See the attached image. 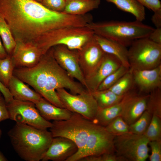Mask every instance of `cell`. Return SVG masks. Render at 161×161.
<instances>
[{
  "mask_svg": "<svg viewBox=\"0 0 161 161\" xmlns=\"http://www.w3.org/2000/svg\"><path fill=\"white\" fill-rule=\"evenodd\" d=\"M0 13L15 41L36 45L46 33L67 27L83 26V15L54 11L34 0H0Z\"/></svg>",
  "mask_w": 161,
  "mask_h": 161,
  "instance_id": "obj_1",
  "label": "cell"
},
{
  "mask_svg": "<svg viewBox=\"0 0 161 161\" xmlns=\"http://www.w3.org/2000/svg\"><path fill=\"white\" fill-rule=\"evenodd\" d=\"M13 75L32 87L49 102L60 107L65 108L57 93V89L64 88L74 95L86 90L58 64L52 48L42 55L35 65L30 68H15Z\"/></svg>",
  "mask_w": 161,
  "mask_h": 161,
  "instance_id": "obj_2",
  "label": "cell"
},
{
  "mask_svg": "<svg viewBox=\"0 0 161 161\" xmlns=\"http://www.w3.org/2000/svg\"><path fill=\"white\" fill-rule=\"evenodd\" d=\"M8 135L18 156L26 161L41 160L53 137L50 131L16 123Z\"/></svg>",
  "mask_w": 161,
  "mask_h": 161,
  "instance_id": "obj_3",
  "label": "cell"
},
{
  "mask_svg": "<svg viewBox=\"0 0 161 161\" xmlns=\"http://www.w3.org/2000/svg\"><path fill=\"white\" fill-rule=\"evenodd\" d=\"M86 26L95 34L116 41L126 47L136 39L148 38L154 29L136 20L133 21H92Z\"/></svg>",
  "mask_w": 161,
  "mask_h": 161,
  "instance_id": "obj_4",
  "label": "cell"
},
{
  "mask_svg": "<svg viewBox=\"0 0 161 161\" xmlns=\"http://www.w3.org/2000/svg\"><path fill=\"white\" fill-rule=\"evenodd\" d=\"M95 33L87 26L67 27L51 31L45 34L36 45L44 54L52 47L62 45L71 50H79Z\"/></svg>",
  "mask_w": 161,
  "mask_h": 161,
  "instance_id": "obj_5",
  "label": "cell"
},
{
  "mask_svg": "<svg viewBox=\"0 0 161 161\" xmlns=\"http://www.w3.org/2000/svg\"><path fill=\"white\" fill-rule=\"evenodd\" d=\"M93 123L80 114L73 112L68 119L53 121L49 131L53 137H64L73 141L78 148V152L84 147Z\"/></svg>",
  "mask_w": 161,
  "mask_h": 161,
  "instance_id": "obj_6",
  "label": "cell"
},
{
  "mask_svg": "<svg viewBox=\"0 0 161 161\" xmlns=\"http://www.w3.org/2000/svg\"><path fill=\"white\" fill-rule=\"evenodd\" d=\"M128 49L130 68L134 70L150 69L161 64V45L148 38L134 40Z\"/></svg>",
  "mask_w": 161,
  "mask_h": 161,
  "instance_id": "obj_7",
  "label": "cell"
},
{
  "mask_svg": "<svg viewBox=\"0 0 161 161\" xmlns=\"http://www.w3.org/2000/svg\"><path fill=\"white\" fill-rule=\"evenodd\" d=\"M115 137L108 132L105 127L94 122L83 149L76 152L66 161H79L89 156L114 153Z\"/></svg>",
  "mask_w": 161,
  "mask_h": 161,
  "instance_id": "obj_8",
  "label": "cell"
},
{
  "mask_svg": "<svg viewBox=\"0 0 161 161\" xmlns=\"http://www.w3.org/2000/svg\"><path fill=\"white\" fill-rule=\"evenodd\" d=\"M149 141L144 134L129 132L115 136V152L125 161H145L149 157Z\"/></svg>",
  "mask_w": 161,
  "mask_h": 161,
  "instance_id": "obj_9",
  "label": "cell"
},
{
  "mask_svg": "<svg viewBox=\"0 0 161 161\" xmlns=\"http://www.w3.org/2000/svg\"><path fill=\"white\" fill-rule=\"evenodd\" d=\"M9 119L42 129H49L52 123L40 114L35 103L32 102L13 99L6 103Z\"/></svg>",
  "mask_w": 161,
  "mask_h": 161,
  "instance_id": "obj_10",
  "label": "cell"
},
{
  "mask_svg": "<svg viewBox=\"0 0 161 161\" xmlns=\"http://www.w3.org/2000/svg\"><path fill=\"white\" fill-rule=\"evenodd\" d=\"M56 92L65 108L87 119L94 120L98 107L90 92L86 90L82 93L74 95L64 88L58 89Z\"/></svg>",
  "mask_w": 161,
  "mask_h": 161,
  "instance_id": "obj_11",
  "label": "cell"
},
{
  "mask_svg": "<svg viewBox=\"0 0 161 161\" xmlns=\"http://www.w3.org/2000/svg\"><path fill=\"white\" fill-rule=\"evenodd\" d=\"M52 48L54 57L58 64L71 77L77 80L87 90L85 78L79 63L78 50L69 49L62 45Z\"/></svg>",
  "mask_w": 161,
  "mask_h": 161,
  "instance_id": "obj_12",
  "label": "cell"
},
{
  "mask_svg": "<svg viewBox=\"0 0 161 161\" xmlns=\"http://www.w3.org/2000/svg\"><path fill=\"white\" fill-rule=\"evenodd\" d=\"M78 51L79 64L86 79L98 66L105 53L96 41L94 36Z\"/></svg>",
  "mask_w": 161,
  "mask_h": 161,
  "instance_id": "obj_13",
  "label": "cell"
},
{
  "mask_svg": "<svg viewBox=\"0 0 161 161\" xmlns=\"http://www.w3.org/2000/svg\"><path fill=\"white\" fill-rule=\"evenodd\" d=\"M16 41V45L11 55L15 68L32 67L38 63L44 54L34 44Z\"/></svg>",
  "mask_w": 161,
  "mask_h": 161,
  "instance_id": "obj_14",
  "label": "cell"
},
{
  "mask_svg": "<svg viewBox=\"0 0 161 161\" xmlns=\"http://www.w3.org/2000/svg\"><path fill=\"white\" fill-rule=\"evenodd\" d=\"M132 70L135 88L138 93L148 94L161 88V64L151 69Z\"/></svg>",
  "mask_w": 161,
  "mask_h": 161,
  "instance_id": "obj_15",
  "label": "cell"
},
{
  "mask_svg": "<svg viewBox=\"0 0 161 161\" xmlns=\"http://www.w3.org/2000/svg\"><path fill=\"white\" fill-rule=\"evenodd\" d=\"M122 65L120 61L116 57L105 53L100 63L95 71L86 79L87 90L90 92L97 90L106 78Z\"/></svg>",
  "mask_w": 161,
  "mask_h": 161,
  "instance_id": "obj_16",
  "label": "cell"
},
{
  "mask_svg": "<svg viewBox=\"0 0 161 161\" xmlns=\"http://www.w3.org/2000/svg\"><path fill=\"white\" fill-rule=\"evenodd\" d=\"M78 150L76 144L66 137H53L41 161H66Z\"/></svg>",
  "mask_w": 161,
  "mask_h": 161,
  "instance_id": "obj_17",
  "label": "cell"
},
{
  "mask_svg": "<svg viewBox=\"0 0 161 161\" xmlns=\"http://www.w3.org/2000/svg\"><path fill=\"white\" fill-rule=\"evenodd\" d=\"M138 92L134 89L126 94L118 103L110 107L99 108L94 122L105 127L116 117L121 116L124 107L129 100Z\"/></svg>",
  "mask_w": 161,
  "mask_h": 161,
  "instance_id": "obj_18",
  "label": "cell"
},
{
  "mask_svg": "<svg viewBox=\"0 0 161 161\" xmlns=\"http://www.w3.org/2000/svg\"><path fill=\"white\" fill-rule=\"evenodd\" d=\"M149 95L137 93L126 103L121 116L128 125L135 122L146 110Z\"/></svg>",
  "mask_w": 161,
  "mask_h": 161,
  "instance_id": "obj_19",
  "label": "cell"
},
{
  "mask_svg": "<svg viewBox=\"0 0 161 161\" xmlns=\"http://www.w3.org/2000/svg\"><path fill=\"white\" fill-rule=\"evenodd\" d=\"M94 38L103 51L117 58L123 66L130 68L127 47L112 40L95 34Z\"/></svg>",
  "mask_w": 161,
  "mask_h": 161,
  "instance_id": "obj_20",
  "label": "cell"
},
{
  "mask_svg": "<svg viewBox=\"0 0 161 161\" xmlns=\"http://www.w3.org/2000/svg\"><path fill=\"white\" fill-rule=\"evenodd\" d=\"M8 88L13 98L16 100L35 103L42 97L14 75L10 80Z\"/></svg>",
  "mask_w": 161,
  "mask_h": 161,
  "instance_id": "obj_21",
  "label": "cell"
},
{
  "mask_svg": "<svg viewBox=\"0 0 161 161\" xmlns=\"http://www.w3.org/2000/svg\"><path fill=\"white\" fill-rule=\"evenodd\" d=\"M35 104L41 115L48 121L66 120L70 118L73 113L65 108L53 104L43 97Z\"/></svg>",
  "mask_w": 161,
  "mask_h": 161,
  "instance_id": "obj_22",
  "label": "cell"
},
{
  "mask_svg": "<svg viewBox=\"0 0 161 161\" xmlns=\"http://www.w3.org/2000/svg\"><path fill=\"white\" fill-rule=\"evenodd\" d=\"M100 0H66L63 13L73 15H85L97 9Z\"/></svg>",
  "mask_w": 161,
  "mask_h": 161,
  "instance_id": "obj_23",
  "label": "cell"
},
{
  "mask_svg": "<svg viewBox=\"0 0 161 161\" xmlns=\"http://www.w3.org/2000/svg\"><path fill=\"white\" fill-rule=\"evenodd\" d=\"M120 10L132 14L136 20L142 22L145 18V7L137 0H105Z\"/></svg>",
  "mask_w": 161,
  "mask_h": 161,
  "instance_id": "obj_24",
  "label": "cell"
},
{
  "mask_svg": "<svg viewBox=\"0 0 161 161\" xmlns=\"http://www.w3.org/2000/svg\"><path fill=\"white\" fill-rule=\"evenodd\" d=\"M108 89L116 95L123 96L135 89L132 69L130 68L113 85Z\"/></svg>",
  "mask_w": 161,
  "mask_h": 161,
  "instance_id": "obj_25",
  "label": "cell"
},
{
  "mask_svg": "<svg viewBox=\"0 0 161 161\" xmlns=\"http://www.w3.org/2000/svg\"><path fill=\"white\" fill-rule=\"evenodd\" d=\"M95 100L99 108L111 106L119 102L123 96L117 95L109 89L90 92Z\"/></svg>",
  "mask_w": 161,
  "mask_h": 161,
  "instance_id": "obj_26",
  "label": "cell"
},
{
  "mask_svg": "<svg viewBox=\"0 0 161 161\" xmlns=\"http://www.w3.org/2000/svg\"><path fill=\"white\" fill-rule=\"evenodd\" d=\"M0 37L8 55L11 56L16 45V41L8 25L0 13Z\"/></svg>",
  "mask_w": 161,
  "mask_h": 161,
  "instance_id": "obj_27",
  "label": "cell"
},
{
  "mask_svg": "<svg viewBox=\"0 0 161 161\" xmlns=\"http://www.w3.org/2000/svg\"><path fill=\"white\" fill-rule=\"evenodd\" d=\"M15 68L11 56L8 55L5 58L0 59V81L7 88L13 75Z\"/></svg>",
  "mask_w": 161,
  "mask_h": 161,
  "instance_id": "obj_28",
  "label": "cell"
},
{
  "mask_svg": "<svg viewBox=\"0 0 161 161\" xmlns=\"http://www.w3.org/2000/svg\"><path fill=\"white\" fill-rule=\"evenodd\" d=\"M146 110L152 115L161 118V88L156 89L149 94Z\"/></svg>",
  "mask_w": 161,
  "mask_h": 161,
  "instance_id": "obj_29",
  "label": "cell"
},
{
  "mask_svg": "<svg viewBox=\"0 0 161 161\" xmlns=\"http://www.w3.org/2000/svg\"><path fill=\"white\" fill-rule=\"evenodd\" d=\"M152 115L147 110L134 123L129 125V132L136 134H143L150 123Z\"/></svg>",
  "mask_w": 161,
  "mask_h": 161,
  "instance_id": "obj_30",
  "label": "cell"
},
{
  "mask_svg": "<svg viewBox=\"0 0 161 161\" xmlns=\"http://www.w3.org/2000/svg\"><path fill=\"white\" fill-rule=\"evenodd\" d=\"M161 117L153 115L150 123L143 134L149 141L161 140Z\"/></svg>",
  "mask_w": 161,
  "mask_h": 161,
  "instance_id": "obj_31",
  "label": "cell"
},
{
  "mask_svg": "<svg viewBox=\"0 0 161 161\" xmlns=\"http://www.w3.org/2000/svg\"><path fill=\"white\" fill-rule=\"evenodd\" d=\"M105 127L108 132L115 136L129 132V125L121 116L115 118Z\"/></svg>",
  "mask_w": 161,
  "mask_h": 161,
  "instance_id": "obj_32",
  "label": "cell"
},
{
  "mask_svg": "<svg viewBox=\"0 0 161 161\" xmlns=\"http://www.w3.org/2000/svg\"><path fill=\"white\" fill-rule=\"evenodd\" d=\"M123 65L108 75L101 82L97 90L108 89L113 85L129 69Z\"/></svg>",
  "mask_w": 161,
  "mask_h": 161,
  "instance_id": "obj_33",
  "label": "cell"
},
{
  "mask_svg": "<svg viewBox=\"0 0 161 161\" xmlns=\"http://www.w3.org/2000/svg\"><path fill=\"white\" fill-rule=\"evenodd\" d=\"M79 161H125L123 158L114 153H105L98 156L83 157Z\"/></svg>",
  "mask_w": 161,
  "mask_h": 161,
  "instance_id": "obj_34",
  "label": "cell"
},
{
  "mask_svg": "<svg viewBox=\"0 0 161 161\" xmlns=\"http://www.w3.org/2000/svg\"><path fill=\"white\" fill-rule=\"evenodd\" d=\"M66 0H42L41 3L51 10L63 12L65 8Z\"/></svg>",
  "mask_w": 161,
  "mask_h": 161,
  "instance_id": "obj_35",
  "label": "cell"
},
{
  "mask_svg": "<svg viewBox=\"0 0 161 161\" xmlns=\"http://www.w3.org/2000/svg\"><path fill=\"white\" fill-rule=\"evenodd\" d=\"M151 154L149 156L150 161H161V140L149 141Z\"/></svg>",
  "mask_w": 161,
  "mask_h": 161,
  "instance_id": "obj_36",
  "label": "cell"
},
{
  "mask_svg": "<svg viewBox=\"0 0 161 161\" xmlns=\"http://www.w3.org/2000/svg\"><path fill=\"white\" fill-rule=\"evenodd\" d=\"M144 7L151 10L154 13L161 11L160 0H137Z\"/></svg>",
  "mask_w": 161,
  "mask_h": 161,
  "instance_id": "obj_37",
  "label": "cell"
},
{
  "mask_svg": "<svg viewBox=\"0 0 161 161\" xmlns=\"http://www.w3.org/2000/svg\"><path fill=\"white\" fill-rule=\"evenodd\" d=\"M9 119L6 103L3 96H0V122Z\"/></svg>",
  "mask_w": 161,
  "mask_h": 161,
  "instance_id": "obj_38",
  "label": "cell"
},
{
  "mask_svg": "<svg viewBox=\"0 0 161 161\" xmlns=\"http://www.w3.org/2000/svg\"><path fill=\"white\" fill-rule=\"evenodd\" d=\"M148 38L153 42L161 45V28H156L151 32Z\"/></svg>",
  "mask_w": 161,
  "mask_h": 161,
  "instance_id": "obj_39",
  "label": "cell"
},
{
  "mask_svg": "<svg viewBox=\"0 0 161 161\" xmlns=\"http://www.w3.org/2000/svg\"><path fill=\"white\" fill-rule=\"evenodd\" d=\"M0 92L4 97L6 103L12 100L13 98L8 88L0 81Z\"/></svg>",
  "mask_w": 161,
  "mask_h": 161,
  "instance_id": "obj_40",
  "label": "cell"
},
{
  "mask_svg": "<svg viewBox=\"0 0 161 161\" xmlns=\"http://www.w3.org/2000/svg\"><path fill=\"white\" fill-rule=\"evenodd\" d=\"M151 20L156 28H161V11L154 13Z\"/></svg>",
  "mask_w": 161,
  "mask_h": 161,
  "instance_id": "obj_41",
  "label": "cell"
},
{
  "mask_svg": "<svg viewBox=\"0 0 161 161\" xmlns=\"http://www.w3.org/2000/svg\"><path fill=\"white\" fill-rule=\"evenodd\" d=\"M8 55L1 42L0 38V59L4 58Z\"/></svg>",
  "mask_w": 161,
  "mask_h": 161,
  "instance_id": "obj_42",
  "label": "cell"
},
{
  "mask_svg": "<svg viewBox=\"0 0 161 161\" xmlns=\"http://www.w3.org/2000/svg\"><path fill=\"white\" fill-rule=\"evenodd\" d=\"M7 159L0 151V161H7Z\"/></svg>",
  "mask_w": 161,
  "mask_h": 161,
  "instance_id": "obj_43",
  "label": "cell"
},
{
  "mask_svg": "<svg viewBox=\"0 0 161 161\" xmlns=\"http://www.w3.org/2000/svg\"><path fill=\"white\" fill-rule=\"evenodd\" d=\"M38 2L41 3L42 0H34Z\"/></svg>",
  "mask_w": 161,
  "mask_h": 161,
  "instance_id": "obj_44",
  "label": "cell"
},
{
  "mask_svg": "<svg viewBox=\"0 0 161 161\" xmlns=\"http://www.w3.org/2000/svg\"><path fill=\"white\" fill-rule=\"evenodd\" d=\"M2 135V131L1 129H0V138L1 137Z\"/></svg>",
  "mask_w": 161,
  "mask_h": 161,
  "instance_id": "obj_45",
  "label": "cell"
},
{
  "mask_svg": "<svg viewBox=\"0 0 161 161\" xmlns=\"http://www.w3.org/2000/svg\"><path fill=\"white\" fill-rule=\"evenodd\" d=\"M1 95H2V94L1 93V92H0V96H1Z\"/></svg>",
  "mask_w": 161,
  "mask_h": 161,
  "instance_id": "obj_46",
  "label": "cell"
}]
</instances>
